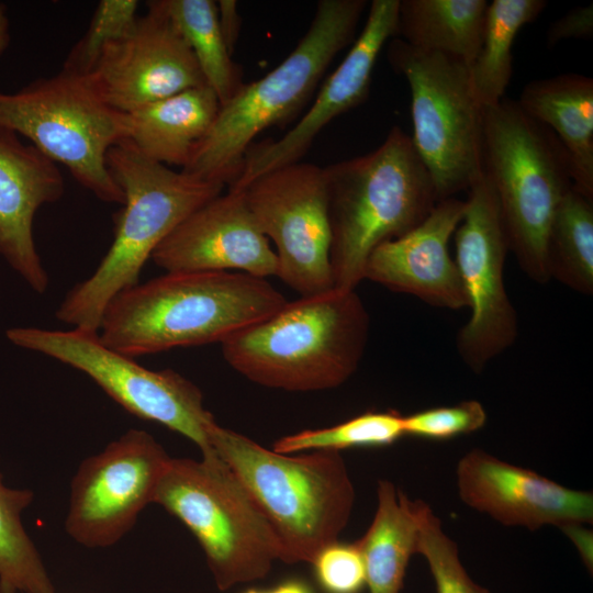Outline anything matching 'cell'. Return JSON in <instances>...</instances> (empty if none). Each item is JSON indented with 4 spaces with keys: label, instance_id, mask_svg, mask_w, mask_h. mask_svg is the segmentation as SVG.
Wrapping results in <instances>:
<instances>
[{
    "label": "cell",
    "instance_id": "obj_8",
    "mask_svg": "<svg viewBox=\"0 0 593 593\" xmlns=\"http://www.w3.org/2000/svg\"><path fill=\"white\" fill-rule=\"evenodd\" d=\"M198 539L219 590L265 578L282 558L277 535L255 501L216 455L171 458L154 502Z\"/></svg>",
    "mask_w": 593,
    "mask_h": 593
},
{
    "label": "cell",
    "instance_id": "obj_5",
    "mask_svg": "<svg viewBox=\"0 0 593 593\" xmlns=\"http://www.w3.org/2000/svg\"><path fill=\"white\" fill-rule=\"evenodd\" d=\"M209 438L277 535L282 562L312 563L323 548L338 540L355 502L339 451L279 454L216 422Z\"/></svg>",
    "mask_w": 593,
    "mask_h": 593
},
{
    "label": "cell",
    "instance_id": "obj_34",
    "mask_svg": "<svg viewBox=\"0 0 593 593\" xmlns=\"http://www.w3.org/2000/svg\"><path fill=\"white\" fill-rule=\"evenodd\" d=\"M593 35V4L578 5L551 23L546 40L552 47L570 38H591Z\"/></svg>",
    "mask_w": 593,
    "mask_h": 593
},
{
    "label": "cell",
    "instance_id": "obj_17",
    "mask_svg": "<svg viewBox=\"0 0 593 593\" xmlns=\"http://www.w3.org/2000/svg\"><path fill=\"white\" fill-rule=\"evenodd\" d=\"M456 477L461 501L505 526L535 530L593 522L591 492L566 488L479 448L458 461Z\"/></svg>",
    "mask_w": 593,
    "mask_h": 593
},
{
    "label": "cell",
    "instance_id": "obj_6",
    "mask_svg": "<svg viewBox=\"0 0 593 593\" xmlns=\"http://www.w3.org/2000/svg\"><path fill=\"white\" fill-rule=\"evenodd\" d=\"M366 0H321L304 36L276 68L244 83L219 113L181 169L194 178L232 184L253 139L291 119L311 97L334 57L354 40Z\"/></svg>",
    "mask_w": 593,
    "mask_h": 593
},
{
    "label": "cell",
    "instance_id": "obj_27",
    "mask_svg": "<svg viewBox=\"0 0 593 593\" xmlns=\"http://www.w3.org/2000/svg\"><path fill=\"white\" fill-rule=\"evenodd\" d=\"M546 259L550 279L578 293L593 294V199L574 188L553 214Z\"/></svg>",
    "mask_w": 593,
    "mask_h": 593
},
{
    "label": "cell",
    "instance_id": "obj_33",
    "mask_svg": "<svg viewBox=\"0 0 593 593\" xmlns=\"http://www.w3.org/2000/svg\"><path fill=\"white\" fill-rule=\"evenodd\" d=\"M312 564L326 593H360L366 586L365 564L356 542L336 540L323 548Z\"/></svg>",
    "mask_w": 593,
    "mask_h": 593
},
{
    "label": "cell",
    "instance_id": "obj_31",
    "mask_svg": "<svg viewBox=\"0 0 593 593\" xmlns=\"http://www.w3.org/2000/svg\"><path fill=\"white\" fill-rule=\"evenodd\" d=\"M136 0L99 1L88 29L67 54L61 69L86 76L96 66L103 48L126 35L137 20Z\"/></svg>",
    "mask_w": 593,
    "mask_h": 593
},
{
    "label": "cell",
    "instance_id": "obj_10",
    "mask_svg": "<svg viewBox=\"0 0 593 593\" xmlns=\"http://www.w3.org/2000/svg\"><path fill=\"white\" fill-rule=\"evenodd\" d=\"M388 59L409 83L411 139L438 200L468 191L482 172L483 137V107L473 93L469 65L399 37L389 43Z\"/></svg>",
    "mask_w": 593,
    "mask_h": 593
},
{
    "label": "cell",
    "instance_id": "obj_16",
    "mask_svg": "<svg viewBox=\"0 0 593 593\" xmlns=\"http://www.w3.org/2000/svg\"><path fill=\"white\" fill-rule=\"evenodd\" d=\"M398 9L399 0L371 1L360 35L325 80L305 115L278 141L250 146L237 179L228 189L243 190L256 178L298 163L329 122L366 101L378 56L395 35Z\"/></svg>",
    "mask_w": 593,
    "mask_h": 593
},
{
    "label": "cell",
    "instance_id": "obj_7",
    "mask_svg": "<svg viewBox=\"0 0 593 593\" xmlns=\"http://www.w3.org/2000/svg\"><path fill=\"white\" fill-rule=\"evenodd\" d=\"M482 170L495 192L510 251L529 279L548 282L549 227L573 188L562 145L517 101L503 98L483 108Z\"/></svg>",
    "mask_w": 593,
    "mask_h": 593
},
{
    "label": "cell",
    "instance_id": "obj_35",
    "mask_svg": "<svg viewBox=\"0 0 593 593\" xmlns=\"http://www.w3.org/2000/svg\"><path fill=\"white\" fill-rule=\"evenodd\" d=\"M216 7L221 32L227 48L233 54L240 29L237 2L234 0H219L216 1Z\"/></svg>",
    "mask_w": 593,
    "mask_h": 593
},
{
    "label": "cell",
    "instance_id": "obj_4",
    "mask_svg": "<svg viewBox=\"0 0 593 593\" xmlns=\"http://www.w3.org/2000/svg\"><path fill=\"white\" fill-rule=\"evenodd\" d=\"M107 166L124 193L113 242L93 273L74 286L55 312L60 322L92 331L108 303L138 283L143 266L169 233L224 188L150 160L127 139L110 148Z\"/></svg>",
    "mask_w": 593,
    "mask_h": 593
},
{
    "label": "cell",
    "instance_id": "obj_12",
    "mask_svg": "<svg viewBox=\"0 0 593 593\" xmlns=\"http://www.w3.org/2000/svg\"><path fill=\"white\" fill-rule=\"evenodd\" d=\"M463 217L455 231L456 265L470 309L456 348L474 373L508 349L518 335V318L504 283L510 251L495 192L481 175L468 189Z\"/></svg>",
    "mask_w": 593,
    "mask_h": 593
},
{
    "label": "cell",
    "instance_id": "obj_28",
    "mask_svg": "<svg viewBox=\"0 0 593 593\" xmlns=\"http://www.w3.org/2000/svg\"><path fill=\"white\" fill-rule=\"evenodd\" d=\"M29 489H11L0 472V593H55L38 550L22 523Z\"/></svg>",
    "mask_w": 593,
    "mask_h": 593
},
{
    "label": "cell",
    "instance_id": "obj_25",
    "mask_svg": "<svg viewBox=\"0 0 593 593\" xmlns=\"http://www.w3.org/2000/svg\"><path fill=\"white\" fill-rule=\"evenodd\" d=\"M546 7L545 0H493L488 3L481 44L469 64L471 87L483 108L504 98L513 74L514 40Z\"/></svg>",
    "mask_w": 593,
    "mask_h": 593
},
{
    "label": "cell",
    "instance_id": "obj_30",
    "mask_svg": "<svg viewBox=\"0 0 593 593\" xmlns=\"http://www.w3.org/2000/svg\"><path fill=\"white\" fill-rule=\"evenodd\" d=\"M412 502L418 528L416 553L426 561L436 593H490L469 577L457 544L444 532L433 510L421 500Z\"/></svg>",
    "mask_w": 593,
    "mask_h": 593
},
{
    "label": "cell",
    "instance_id": "obj_20",
    "mask_svg": "<svg viewBox=\"0 0 593 593\" xmlns=\"http://www.w3.org/2000/svg\"><path fill=\"white\" fill-rule=\"evenodd\" d=\"M64 192L56 163L0 127V257L38 294L47 290L49 278L35 245L34 217Z\"/></svg>",
    "mask_w": 593,
    "mask_h": 593
},
{
    "label": "cell",
    "instance_id": "obj_22",
    "mask_svg": "<svg viewBox=\"0 0 593 593\" xmlns=\"http://www.w3.org/2000/svg\"><path fill=\"white\" fill-rule=\"evenodd\" d=\"M220 108L209 86L187 89L125 113V139L150 160L182 169L211 128Z\"/></svg>",
    "mask_w": 593,
    "mask_h": 593
},
{
    "label": "cell",
    "instance_id": "obj_32",
    "mask_svg": "<svg viewBox=\"0 0 593 593\" xmlns=\"http://www.w3.org/2000/svg\"><path fill=\"white\" fill-rule=\"evenodd\" d=\"M486 412L477 400L455 405L422 410L403 416L404 435L430 440H446L479 430Z\"/></svg>",
    "mask_w": 593,
    "mask_h": 593
},
{
    "label": "cell",
    "instance_id": "obj_29",
    "mask_svg": "<svg viewBox=\"0 0 593 593\" xmlns=\"http://www.w3.org/2000/svg\"><path fill=\"white\" fill-rule=\"evenodd\" d=\"M404 436L403 415L391 411H369L344 423L320 429H304L279 438L272 450L295 454L302 450H336L355 447H384Z\"/></svg>",
    "mask_w": 593,
    "mask_h": 593
},
{
    "label": "cell",
    "instance_id": "obj_11",
    "mask_svg": "<svg viewBox=\"0 0 593 593\" xmlns=\"http://www.w3.org/2000/svg\"><path fill=\"white\" fill-rule=\"evenodd\" d=\"M5 336L18 347L83 372L128 413L190 439L202 458L216 455L209 438L215 418L205 410L201 390L177 371L145 368L134 358L105 346L98 331L12 327Z\"/></svg>",
    "mask_w": 593,
    "mask_h": 593
},
{
    "label": "cell",
    "instance_id": "obj_9",
    "mask_svg": "<svg viewBox=\"0 0 593 593\" xmlns=\"http://www.w3.org/2000/svg\"><path fill=\"white\" fill-rule=\"evenodd\" d=\"M0 127L30 139L99 200L124 203L107 154L126 138V114L109 107L87 75L60 69L14 92L0 91Z\"/></svg>",
    "mask_w": 593,
    "mask_h": 593
},
{
    "label": "cell",
    "instance_id": "obj_18",
    "mask_svg": "<svg viewBox=\"0 0 593 593\" xmlns=\"http://www.w3.org/2000/svg\"><path fill=\"white\" fill-rule=\"evenodd\" d=\"M166 272L231 271L264 278L277 276L269 239L254 217L243 191L228 189L184 220L158 245L150 258Z\"/></svg>",
    "mask_w": 593,
    "mask_h": 593
},
{
    "label": "cell",
    "instance_id": "obj_23",
    "mask_svg": "<svg viewBox=\"0 0 593 593\" xmlns=\"http://www.w3.org/2000/svg\"><path fill=\"white\" fill-rule=\"evenodd\" d=\"M377 510L365 535L356 541L369 593H400L411 557L416 553L417 522L413 502L388 480L377 488Z\"/></svg>",
    "mask_w": 593,
    "mask_h": 593
},
{
    "label": "cell",
    "instance_id": "obj_3",
    "mask_svg": "<svg viewBox=\"0 0 593 593\" xmlns=\"http://www.w3.org/2000/svg\"><path fill=\"white\" fill-rule=\"evenodd\" d=\"M334 287L355 290L372 250L422 223L439 201L411 136L393 126L374 150L324 168Z\"/></svg>",
    "mask_w": 593,
    "mask_h": 593
},
{
    "label": "cell",
    "instance_id": "obj_2",
    "mask_svg": "<svg viewBox=\"0 0 593 593\" xmlns=\"http://www.w3.org/2000/svg\"><path fill=\"white\" fill-rule=\"evenodd\" d=\"M370 329L356 290L333 287L286 302L222 346L225 361L262 387L290 392L333 389L358 369Z\"/></svg>",
    "mask_w": 593,
    "mask_h": 593
},
{
    "label": "cell",
    "instance_id": "obj_13",
    "mask_svg": "<svg viewBox=\"0 0 593 593\" xmlns=\"http://www.w3.org/2000/svg\"><path fill=\"white\" fill-rule=\"evenodd\" d=\"M239 191L259 228L275 244L277 277L300 296L332 289L324 168L298 161L256 178Z\"/></svg>",
    "mask_w": 593,
    "mask_h": 593
},
{
    "label": "cell",
    "instance_id": "obj_21",
    "mask_svg": "<svg viewBox=\"0 0 593 593\" xmlns=\"http://www.w3.org/2000/svg\"><path fill=\"white\" fill-rule=\"evenodd\" d=\"M517 103L552 131L566 152L573 188L593 199V79L561 74L533 80Z\"/></svg>",
    "mask_w": 593,
    "mask_h": 593
},
{
    "label": "cell",
    "instance_id": "obj_36",
    "mask_svg": "<svg viewBox=\"0 0 593 593\" xmlns=\"http://www.w3.org/2000/svg\"><path fill=\"white\" fill-rule=\"evenodd\" d=\"M242 593H314V591L303 580L291 579L268 590L249 589Z\"/></svg>",
    "mask_w": 593,
    "mask_h": 593
},
{
    "label": "cell",
    "instance_id": "obj_37",
    "mask_svg": "<svg viewBox=\"0 0 593 593\" xmlns=\"http://www.w3.org/2000/svg\"><path fill=\"white\" fill-rule=\"evenodd\" d=\"M11 41L10 21L7 7L0 1V56L8 49Z\"/></svg>",
    "mask_w": 593,
    "mask_h": 593
},
{
    "label": "cell",
    "instance_id": "obj_26",
    "mask_svg": "<svg viewBox=\"0 0 593 593\" xmlns=\"http://www.w3.org/2000/svg\"><path fill=\"white\" fill-rule=\"evenodd\" d=\"M156 1L190 47L220 104L228 102L244 82L242 68L233 60L221 32L216 1Z\"/></svg>",
    "mask_w": 593,
    "mask_h": 593
},
{
    "label": "cell",
    "instance_id": "obj_14",
    "mask_svg": "<svg viewBox=\"0 0 593 593\" xmlns=\"http://www.w3.org/2000/svg\"><path fill=\"white\" fill-rule=\"evenodd\" d=\"M170 459L149 433L135 428L85 459L71 481L68 535L88 548L118 542L154 502Z\"/></svg>",
    "mask_w": 593,
    "mask_h": 593
},
{
    "label": "cell",
    "instance_id": "obj_19",
    "mask_svg": "<svg viewBox=\"0 0 593 593\" xmlns=\"http://www.w3.org/2000/svg\"><path fill=\"white\" fill-rule=\"evenodd\" d=\"M465 209L466 202L455 197L438 201L422 223L372 250L363 279L414 295L432 306L466 307L461 278L448 250Z\"/></svg>",
    "mask_w": 593,
    "mask_h": 593
},
{
    "label": "cell",
    "instance_id": "obj_1",
    "mask_svg": "<svg viewBox=\"0 0 593 593\" xmlns=\"http://www.w3.org/2000/svg\"><path fill=\"white\" fill-rule=\"evenodd\" d=\"M286 302L267 279L244 272H166L118 293L98 333L105 346L132 358L222 344Z\"/></svg>",
    "mask_w": 593,
    "mask_h": 593
},
{
    "label": "cell",
    "instance_id": "obj_15",
    "mask_svg": "<svg viewBox=\"0 0 593 593\" xmlns=\"http://www.w3.org/2000/svg\"><path fill=\"white\" fill-rule=\"evenodd\" d=\"M146 7L126 35L103 48L87 75L101 99L122 113L206 86L193 53L157 1Z\"/></svg>",
    "mask_w": 593,
    "mask_h": 593
},
{
    "label": "cell",
    "instance_id": "obj_24",
    "mask_svg": "<svg viewBox=\"0 0 593 593\" xmlns=\"http://www.w3.org/2000/svg\"><path fill=\"white\" fill-rule=\"evenodd\" d=\"M488 1L399 0L395 35L414 48L474 59Z\"/></svg>",
    "mask_w": 593,
    "mask_h": 593
}]
</instances>
